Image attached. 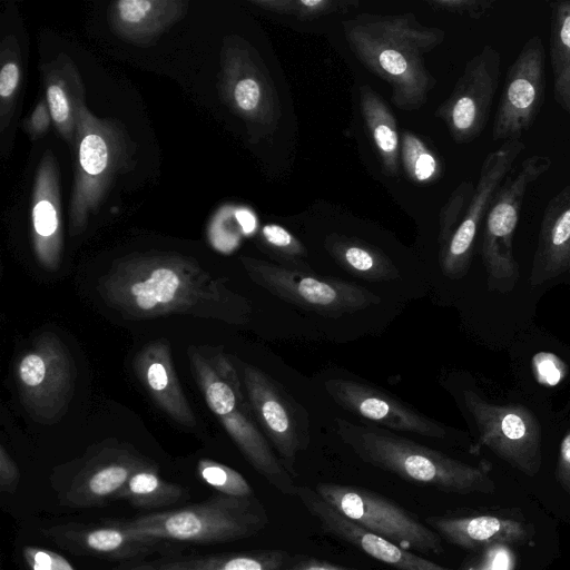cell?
<instances>
[{
    "label": "cell",
    "instance_id": "83f0119b",
    "mask_svg": "<svg viewBox=\"0 0 570 570\" xmlns=\"http://www.w3.org/2000/svg\"><path fill=\"white\" fill-rule=\"evenodd\" d=\"M324 245L335 262L355 276L371 282L392 281L400 276L389 256L363 240L331 234Z\"/></svg>",
    "mask_w": 570,
    "mask_h": 570
},
{
    "label": "cell",
    "instance_id": "3957f363",
    "mask_svg": "<svg viewBox=\"0 0 570 570\" xmlns=\"http://www.w3.org/2000/svg\"><path fill=\"white\" fill-rule=\"evenodd\" d=\"M341 440L365 463L403 480L458 494L492 493L495 484L479 466L396 435L390 430L336 419Z\"/></svg>",
    "mask_w": 570,
    "mask_h": 570
},
{
    "label": "cell",
    "instance_id": "9a60e30c",
    "mask_svg": "<svg viewBox=\"0 0 570 570\" xmlns=\"http://www.w3.org/2000/svg\"><path fill=\"white\" fill-rule=\"evenodd\" d=\"M524 149L520 139L507 140L485 156L472 199L450 240L440 249V267L446 277L460 279L466 275L490 204Z\"/></svg>",
    "mask_w": 570,
    "mask_h": 570
},
{
    "label": "cell",
    "instance_id": "6da1fadb",
    "mask_svg": "<svg viewBox=\"0 0 570 570\" xmlns=\"http://www.w3.org/2000/svg\"><path fill=\"white\" fill-rule=\"evenodd\" d=\"M107 304L130 317L207 314L243 324L250 307L197 262L174 253L131 254L115 262L100 281Z\"/></svg>",
    "mask_w": 570,
    "mask_h": 570
},
{
    "label": "cell",
    "instance_id": "9c48e42d",
    "mask_svg": "<svg viewBox=\"0 0 570 570\" xmlns=\"http://www.w3.org/2000/svg\"><path fill=\"white\" fill-rule=\"evenodd\" d=\"M239 259L254 283L287 303L325 317H340L381 302L380 296L353 283L321 278L253 257Z\"/></svg>",
    "mask_w": 570,
    "mask_h": 570
},
{
    "label": "cell",
    "instance_id": "d6a6232c",
    "mask_svg": "<svg viewBox=\"0 0 570 570\" xmlns=\"http://www.w3.org/2000/svg\"><path fill=\"white\" fill-rule=\"evenodd\" d=\"M400 163L409 178L415 183H430L442 173V165L434 151L410 131L401 135Z\"/></svg>",
    "mask_w": 570,
    "mask_h": 570
},
{
    "label": "cell",
    "instance_id": "2e32d148",
    "mask_svg": "<svg viewBox=\"0 0 570 570\" xmlns=\"http://www.w3.org/2000/svg\"><path fill=\"white\" fill-rule=\"evenodd\" d=\"M325 391L341 407L386 430L434 439H443L448 433L441 423L371 385L332 379L325 382Z\"/></svg>",
    "mask_w": 570,
    "mask_h": 570
},
{
    "label": "cell",
    "instance_id": "1f68e13d",
    "mask_svg": "<svg viewBox=\"0 0 570 570\" xmlns=\"http://www.w3.org/2000/svg\"><path fill=\"white\" fill-rule=\"evenodd\" d=\"M250 3L262 10L301 21L345 13L360 6L356 0H252Z\"/></svg>",
    "mask_w": 570,
    "mask_h": 570
},
{
    "label": "cell",
    "instance_id": "7402d4cb",
    "mask_svg": "<svg viewBox=\"0 0 570 570\" xmlns=\"http://www.w3.org/2000/svg\"><path fill=\"white\" fill-rule=\"evenodd\" d=\"M106 525L66 523L43 530L61 548L78 554L130 560L151 551L153 546L132 538L108 521Z\"/></svg>",
    "mask_w": 570,
    "mask_h": 570
},
{
    "label": "cell",
    "instance_id": "b9f144b4",
    "mask_svg": "<svg viewBox=\"0 0 570 570\" xmlns=\"http://www.w3.org/2000/svg\"><path fill=\"white\" fill-rule=\"evenodd\" d=\"M556 476L561 488L570 495V430L560 442Z\"/></svg>",
    "mask_w": 570,
    "mask_h": 570
},
{
    "label": "cell",
    "instance_id": "7c38bea8",
    "mask_svg": "<svg viewBox=\"0 0 570 570\" xmlns=\"http://www.w3.org/2000/svg\"><path fill=\"white\" fill-rule=\"evenodd\" d=\"M237 364L255 421L272 442L284 468L295 476L297 455L309 441L306 412L266 373L240 361Z\"/></svg>",
    "mask_w": 570,
    "mask_h": 570
},
{
    "label": "cell",
    "instance_id": "836d02e7",
    "mask_svg": "<svg viewBox=\"0 0 570 570\" xmlns=\"http://www.w3.org/2000/svg\"><path fill=\"white\" fill-rule=\"evenodd\" d=\"M261 237L265 246L271 249L278 265L289 269L312 273L303 262L306 249L303 244L286 228L277 224H266L261 229Z\"/></svg>",
    "mask_w": 570,
    "mask_h": 570
},
{
    "label": "cell",
    "instance_id": "277c9868",
    "mask_svg": "<svg viewBox=\"0 0 570 570\" xmlns=\"http://www.w3.org/2000/svg\"><path fill=\"white\" fill-rule=\"evenodd\" d=\"M267 521V514L255 497L217 493L185 508L110 522L154 547L160 541L194 544L230 542L255 535Z\"/></svg>",
    "mask_w": 570,
    "mask_h": 570
},
{
    "label": "cell",
    "instance_id": "4316f807",
    "mask_svg": "<svg viewBox=\"0 0 570 570\" xmlns=\"http://www.w3.org/2000/svg\"><path fill=\"white\" fill-rule=\"evenodd\" d=\"M362 118L387 177L400 175L401 137L396 120L383 98L370 86L360 87Z\"/></svg>",
    "mask_w": 570,
    "mask_h": 570
},
{
    "label": "cell",
    "instance_id": "e575fe53",
    "mask_svg": "<svg viewBox=\"0 0 570 570\" xmlns=\"http://www.w3.org/2000/svg\"><path fill=\"white\" fill-rule=\"evenodd\" d=\"M197 471L202 480L223 493L236 498H253L254 491L247 480L236 470L210 460H200Z\"/></svg>",
    "mask_w": 570,
    "mask_h": 570
},
{
    "label": "cell",
    "instance_id": "e0dca14e",
    "mask_svg": "<svg viewBox=\"0 0 570 570\" xmlns=\"http://www.w3.org/2000/svg\"><path fill=\"white\" fill-rule=\"evenodd\" d=\"M295 497L327 533L396 570H453L364 529L334 509L315 489L298 485Z\"/></svg>",
    "mask_w": 570,
    "mask_h": 570
},
{
    "label": "cell",
    "instance_id": "7bdbcfd3",
    "mask_svg": "<svg viewBox=\"0 0 570 570\" xmlns=\"http://www.w3.org/2000/svg\"><path fill=\"white\" fill-rule=\"evenodd\" d=\"M289 570H356L330 563L318 559H305L296 562Z\"/></svg>",
    "mask_w": 570,
    "mask_h": 570
},
{
    "label": "cell",
    "instance_id": "7a4b0ae2",
    "mask_svg": "<svg viewBox=\"0 0 570 570\" xmlns=\"http://www.w3.org/2000/svg\"><path fill=\"white\" fill-rule=\"evenodd\" d=\"M342 24L354 56L391 87L395 107L413 111L425 105L436 83L425 56L444 41L443 29L421 24L411 12L360 13Z\"/></svg>",
    "mask_w": 570,
    "mask_h": 570
},
{
    "label": "cell",
    "instance_id": "603a6c76",
    "mask_svg": "<svg viewBox=\"0 0 570 570\" xmlns=\"http://www.w3.org/2000/svg\"><path fill=\"white\" fill-rule=\"evenodd\" d=\"M42 82L52 124L73 151L78 111L86 105L79 70L66 53H60L42 66Z\"/></svg>",
    "mask_w": 570,
    "mask_h": 570
},
{
    "label": "cell",
    "instance_id": "ab89813d",
    "mask_svg": "<svg viewBox=\"0 0 570 570\" xmlns=\"http://www.w3.org/2000/svg\"><path fill=\"white\" fill-rule=\"evenodd\" d=\"M52 122L51 114L45 98L40 99L29 118L26 120V129L32 140L43 136Z\"/></svg>",
    "mask_w": 570,
    "mask_h": 570
},
{
    "label": "cell",
    "instance_id": "ba28073f",
    "mask_svg": "<svg viewBox=\"0 0 570 570\" xmlns=\"http://www.w3.org/2000/svg\"><path fill=\"white\" fill-rule=\"evenodd\" d=\"M551 165L552 159L546 155L527 157L518 168H512L490 204L481 244V257L490 292L505 294L518 284L520 272L513 255L512 240L522 203L529 186L546 174Z\"/></svg>",
    "mask_w": 570,
    "mask_h": 570
},
{
    "label": "cell",
    "instance_id": "cb8c5ba5",
    "mask_svg": "<svg viewBox=\"0 0 570 570\" xmlns=\"http://www.w3.org/2000/svg\"><path fill=\"white\" fill-rule=\"evenodd\" d=\"M135 371L155 402L175 421L194 426L196 419L180 389L168 345L155 342L135 358Z\"/></svg>",
    "mask_w": 570,
    "mask_h": 570
},
{
    "label": "cell",
    "instance_id": "f1b7e54d",
    "mask_svg": "<svg viewBox=\"0 0 570 570\" xmlns=\"http://www.w3.org/2000/svg\"><path fill=\"white\" fill-rule=\"evenodd\" d=\"M549 7L553 95L570 119V0L552 1Z\"/></svg>",
    "mask_w": 570,
    "mask_h": 570
},
{
    "label": "cell",
    "instance_id": "d590c367",
    "mask_svg": "<svg viewBox=\"0 0 570 570\" xmlns=\"http://www.w3.org/2000/svg\"><path fill=\"white\" fill-rule=\"evenodd\" d=\"M473 184L463 180L450 195L440 212L439 247L442 249L458 228L474 193Z\"/></svg>",
    "mask_w": 570,
    "mask_h": 570
},
{
    "label": "cell",
    "instance_id": "d4e9b609",
    "mask_svg": "<svg viewBox=\"0 0 570 570\" xmlns=\"http://www.w3.org/2000/svg\"><path fill=\"white\" fill-rule=\"evenodd\" d=\"M426 522L440 537L465 549L521 543L529 537L522 522L495 515L431 517Z\"/></svg>",
    "mask_w": 570,
    "mask_h": 570
},
{
    "label": "cell",
    "instance_id": "8fae6325",
    "mask_svg": "<svg viewBox=\"0 0 570 570\" xmlns=\"http://www.w3.org/2000/svg\"><path fill=\"white\" fill-rule=\"evenodd\" d=\"M463 400L480 442L513 469L534 476L542 464V432L535 414L522 404L488 402L473 390H465Z\"/></svg>",
    "mask_w": 570,
    "mask_h": 570
},
{
    "label": "cell",
    "instance_id": "5bb4252c",
    "mask_svg": "<svg viewBox=\"0 0 570 570\" xmlns=\"http://www.w3.org/2000/svg\"><path fill=\"white\" fill-rule=\"evenodd\" d=\"M546 96V50L539 36H531L507 71L494 115L493 140H514L535 121Z\"/></svg>",
    "mask_w": 570,
    "mask_h": 570
},
{
    "label": "cell",
    "instance_id": "5b68a950",
    "mask_svg": "<svg viewBox=\"0 0 570 570\" xmlns=\"http://www.w3.org/2000/svg\"><path fill=\"white\" fill-rule=\"evenodd\" d=\"M73 185L68 215L70 233L85 230L118 176L134 168L136 145L125 126L100 118L86 105L78 111Z\"/></svg>",
    "mask_w": 570,
    "mask_h": 570
},
{
    "label": "cell",
    "instance_id": "ffe728a7",
    "mask_svg": "<svg viewBox=\"0 0 570 570\" xmlns=\"http://www.w3.org/2000/svg\"><path fill=\"white\" fill-rule=\"evenodd\" d=\"M570 272V185L547 204L530 269L532 287Z\"/></svg>",
    "mask_w": 570,
    "mask_h": 570
},
{
    "label": "cell",
    "instance_id": "52a82bcc",
    "mask_svg": "<svg viewBox=\"0 0 570 570\" xmlns=\"http://www.w3.org/2000/svg\"><path fill=\"white\" fill-rule=\"evenodd\" d=\"M217 88L222 101L242 119L253 140L275 132L281 119L276 89L258 52L239 36L223 40Z\"/></svg>",
    "mask_w": 570,
    "mask_h": 570
},
{
    "label": "cell",
    "instance_id": "ac0fdd59",
    "mask_svg": "<svg viewBox=\"0 0 570 570\" xmlns=\"http://www.w3.org/2000/svg\"><path fill=\"white\" fill-rule=\"evenodd\" d=\"M145 465L128 453L105 451L95 455L58 490L59 504L69 509H85L115 500L131 474Z\"/></svg>",
    "mask_w": 570,
    "mask_h": 570
},
{
    "label": "cell",
    "instance_id": "f546056e",
    "mask_svg": "<svg viewBox=\"0 0 570 570\" xmlns=\"http://www.w3.org/2000/svg\"><path fill=\"white\" fill-rule=\"evenodd\" d=\"M186 497V490L168 482L149 465L138 469L116 495L134 508L155 509L171 505Z\"/></svg>",
    "mask_w": 570,
    "mask_h": 570
},
{
    "label": "cell",
    "instance_id": "8992f818",
    "mask_svg": "<svg viewBox=\"0 0 570 570\" xmlns=\"http://www.w3.org/2000/svg\"><path fill=\"white\" fill-rule=\"evenodd\" d=\"M193 373L210 411L218 417L249 464L285 495H296L298 485L262 434L243 393L242 380L222 353L213 358L189 352Z\"/></svg>",
    "mask_w": 570,
    "mask_h": 570
},
{
    "label": "cell",
    "instance_id": "8d00e7d4",
    "mask_svg": "<svg viewBox=\"0 0 570 570\" xmlns=\"http://www.w3.org/2000/svg\"><path fill=\"white\" fill-rule=\"evenodd\" d=\"M50 364L51 361H47L43 352H31L21 358L18 368L19 380L28 390V394H35L36 390L46 382Z\"/></svg>",
    "mask_w": 570,
    "mask_h": 570
},
{
    "label": "cell",
    "instance_id": "30bf717a",
    "mask_svg": "<svg viewBox=\"0 0 570 570\" xmlns=\"http://www.w3.org/2000/svg\"><path fill=\"white\" fill-rule=\"evenodd\" d=\"M315 491L347 519L404 549L433 554L443 552L439 533L375 492L328 482L316 484Z\"/></svg>",
    "mask_w": 570,
    "mask_h": 570
},
{
    "label": "cell",
    "instance_id": "60d3db41",
    "mask_svg": "<svg viewBox=\"0 0 570 570\" xmlns=\"http://www.w3.org/2000/svg\"><path fill=\"white\" fill-rule=\"evenodd\" d=\"M19 483V470L4 448L0 451V490L6 493H14Z\"/></svg>",
    "mask_w": 570,
    "mask_h": 570
},
{
    "label": "cell",
    "instance_id": "4dcf8cb0",
    "mask_svg": "<svg viewBox=\"0 0 570 570\" xmlns=\"http://www.w3.org/2000/svg\"><path fill=\"white\" fill-rule=\"evenodd\" d=\"M22 80L19 45L13 36L1 42L0 68V131L3 134L12 120Z\"/></svg>",
    "mask_w": 570,
    "mask_h": 570
},
{
    "label": "cell",
    "instance_id": "44dd1931",
    "mask_svg": "<svg viewBox=\"0 0 570 570\" xmlns=\"http://www.w3.org/2000/svg\"><path fill=\"white\" fill-rule=\"evenodd\" d=\"M187 8L185 0H119L110 4L108 20L117 37L147 47L178 22Z\"/></svg>",
    "mask_w": 570,
    "mask_h": 570
},
{
    "label": "cell",
    "instance_id": "4fadbf2b",
    "mask_svg": "<svg viewBox=\"0 0 570 570\" xmlns=\"http://www.w3.org/2000/svg\"><path fill=\"white\" fill-rule=\"evenodd\" d=\"M501 75V53L484 45L466 63L452 92L434 115L456 144H468L484 130Z\"/></svg>",
    "mask_w": 570,
    "mask_h": 570
},
{
    "label": "cell",
    "instance_id": "484cf974",
    "mask_svg": "<svg viewBox=\"0 0 570 570\" xmlns=\"http://www.w3.org/2000/svg\"><path fill=\"white\" fill-rule=\"evenodd\" d=\"M284 562L283 551L264 550L132 561L114 570H281Z\"/></svg>",
    "mask_w": 570,
    "mask_h": 570
},
{
    "label": "cell",
    "instance_id": "f35d334b",
    "mask_svg": "<svg viewBox=\"0 0 570 570\" xmlns=\"http://www.w3.org/2000/svg\"><path fill=\"white\" fill-rule=\"evenodd\" d=\"M495 2V0H430L428 4L434 10L480 19L494 7Z\"/></svg>",
    "mask_w": 570,
    "mask_h": 570
},
{
    "label": "cell",
    "instance_id": "74e56055",
    "mask_svg": "<svg viewBox=\"0 0 570 570\" xmlns=\"http://www.w3.org/2000/svg\"><path fill=\"white\" fill-rule=\"evenodd\" d=\"M21 556L27 570H75L65 557L45 548L24 546Z\"/></svg>",
    "mask_w": 570,
    "mask_h": 570
},
{
    "label": "cell",
    "instance_id": "d6986e66",
    "mask_svg": "<svg viewBox=\"0 0 570 570\" xmlns=\"http://www.w3.org/2000/svg\"><path fill=\"white\" fill-rule=\"evenodd\" d=\"M59 167L49 150L43 153L33 180L31 223L35 249L38 257L52 264L62 246V206Z\"/></svg>",
    "mask_w": 570,
    "mask_h": 570
}]
</instances>
